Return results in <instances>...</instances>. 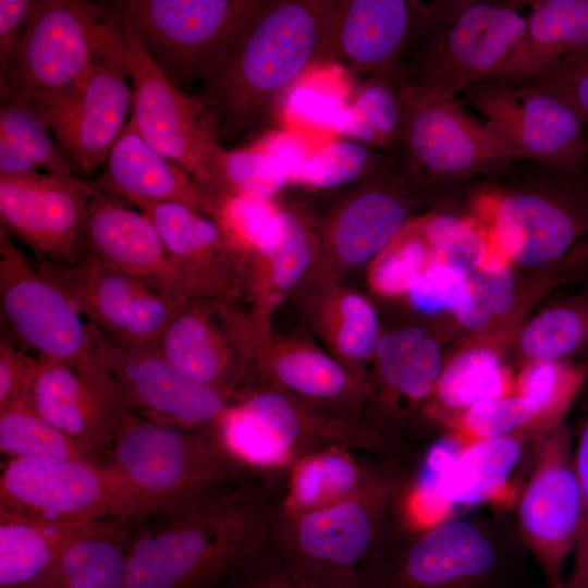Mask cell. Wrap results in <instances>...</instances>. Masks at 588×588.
<instances>
[{"label":"cell","instance_id":"cell-1","mask_svg":"<svg viewBox=\"0 0 588 588\" xmlns=\"http://www.w3.org/2000/svg\"><path fill=\"white\" fill-rule=\"evenodd\" d=\"M282 478L132 518L126 588H217L267 540Z\"/></svg>","mask_w":588,"mask_h":588},{"label":"cell","instance_id":"cell-2","mask_svg":"<svg viewBox=\"0 0 588 588\" xmlns=\"http://www.w3.org/2000/svg\"><path fill=\"white\" fill-rule=\"evenodd\" d=\"M335 0H265L197 96L220 143L272 120L284 93L318 60Z\"/></svg>","mask_w":588,"mask_h":588},{"label":"cell","instance_id":"cell-3","mask_svg":"<svg viewBox=\"0 0 588 588\" xmlns=\"http://www.w3.org/2000/svg\"><path fill=\"white\" fill-rule=\"evenodd\" d=\"M103 461L122 485L133 518L262 479L237 465L211 429L158 424L124 408Z\"/></svg>","mask_w":588,"mask_h":588},{"label":"cell","instance_id":"cell-4","mask_svg":"<svg viewBox=\"0 0 588 588\" xmlns=\"http://www.w3.org/2000/svg\"><path fill=\"white\" fill-rule=\"evenodd\" d=\"M524 1L438 0L407 47L394 81L418 94L454 99L494 77L526 25Z\"/></svg>","mask_w":588,"mask_h":588},{"label":"cell","instance_id":"cell-5","mask_svg":"<svg viewBox=\"0 0 588 588\" xmlns=\"http://www.w3.org/2000/svg\"><path fill=\"white\" fill-rule=\"evenodd\" d=\"M226 454L258 478H283L305 456L331 446L379 453L382 437L355 418L318 413L270 388L235 392L211 428Z\"/></svg>","mask_w":588,"mask_h":588},{"label":"cell","instance_id":"cell-6","mask_svg":"<svg viewBox=\"0 0 588 588\" xmlns=\"http://www.w3.org/2000/svg\"><path fill=\"white\" fill-rule=\"evenodd\" d=\"M100 64L126 70L124 29L105 1L35 0L0 65L1 105L63 89Z\"/></svg>","mask_w":588,"mask_h":588},{"label":"cell","instance_id":"cell-7","mask_svg":"<svg viewBox=\"0 0 588 588\" xmlns=\"http://www.w3.org/2000/svg\"><path fill=\"white\" fill-rule=\"evenodd\" d=\"M0 314L1 333L40 360L72 366L119 403L114 382L95 352L88 320L1 226Z\"/></svg>","mask_w":588,"mask_h":588},{"label":"cell","instance_id":"cell-8","mask_svg":"<svg viewBox=\"0 0 588 588\" xmlns=\"http://www.w3.org/2000/svg\"><path fill=\"white\" fill-rule=\"evenodd\" d=\"M149 58L186 91L210 76L265 0L105 1Z\"/></svg>","mask_w":588,"mask_h":588},{"label":"cell","instance_id":"cell-9","mask_svg":"<svg viewBox=\"0 0 588 588\" xmlns=\"http://www.w3.org/2000/svg\"><path fill=\"white\" fill-rule=\"evenodd\" d=\"M394 495V483L380 474L335 504L296 515L275 509L269 538L331 588H368L363 574L385 541L384 523Z\"/></svg>","mask_w":588,"mask_h":588},{"label":"cell","instance_id":"cell-10","mask_svg":"<svg viewBox=\"0 0 588 588\" xmlns=\"http://www.w3.org/2000/svg\"><path fill=\"white\" fill-rule=\"evenodd\" d=\"M397 86L404 112L401 158L414 187L494 176L517 161L509 146L455 99Z\"/></svg>","mask_w":588,"mask_h":588},{"label":"cell","instance_id":"cell-11","mask_svg":"<svg viewBox=\"0 0 588 588\" xmlns=\"http://www.w3.org/2000/svg\"><path fill=\"white\" fill-rule=\"evenodd\" d=\"M122 27L126 74L133 91L128 120L155 150L217 191L216 168L224 146L207 108L196 94L173 85L134 35Z\"/></svg>","mask_w":588,"mask_h":588},{"label":"cell","instance_id":"cell-12","mask_svg":"<svg viewBox=\"0 0 588 588\" xmlns=\"http://www.w3.org/2000/svg\"><path fill=\"white\" fill-rule=\"evenodd\" d=\"M0 514L56 523L133 518L105 461L11 458L0 475Z\"/></svg>","mask_w":588,"mask_h":588},{"label":"cell","instance_id":"cell-13","mask_svg":"<svg viewBox=\"0 0 588 588\" xmlns=\"http://www.w3.org/2000/svg\"><path fill=\"white\" fill-rule=\"evenodd\" d=\"M88 322L95 352L122 408L158 424L212 428L226 397L181 372L157 344L124 341Z\"/></svg>","mask_w":588,"mask_h":588},{"label":"cell","instance_id":"cell-14","mask_svg":"<svg viewBox=\"0 0 588 588\" xmlns=\"http://www.w3.org/2000/svg\"><path fill=\"white\" fill-rule=\"evenodd\" d=\"M465 103L509 146L517 161L562 169L588 167V133L560 98L534 85L494 79L464 91Z\"/></svg>","mask_w":588,"mask_h":588},{"label":"cell","instance_id":"cell-15","mask_svg":"<svg viewBox=\"0 0 588 588\" xmlns=\"http://www.w3.org/2000/svg\"><path fill=\"white\" fill-rule=\"evenodd\" d=\"M524 179L514 186L476 196L475 218L507 259L525 266L544 265L563 257L588 233V222L566 188L544 180Z\"/></svg>","mask_w":588,"mask_h":588},{"label":"cell","instance_id":"cell-16","mask_svg":"<svg viewBox=\"0 0 588 588\" xmlns=\"http://www.w3.org/2000/svg\"><path fill=\"white\" fill-rule=\"evenodd\" d=\"M72 298L86 320L133 343L157 344L189 297L169 294L152 282L83 254L75 262H38Z\"/></svg>","mask_w":588,"mask_h":588},{"label":"cell","instance_id":"cell-17","mask_svg":"<svg viewBox=\"0 0 588 588\" xmlns=\"http://www.w3.org/2000/svg\"><path fill=\"white\" fill-rule=\"evenodd\" d=\"M26 102L41 113L79 177L106 164L127 123L133 91L125 69L100 64L70 86Z\"/></svg>","mask_w":588,"mask_h":588},{"label":"cell","instance_id":"cell-18","mask_svg":"<svg viewBox=\"0 0 588 588\" xmlns=\"http://www.w3.org/2000/svg\"><path fill=\"white\" fill-rule=\"evenodd\" d=\"M95 194L75 175H0V226L28 246L36 261L71 265L82 256L83 229Z\"/></svg>","mask_w":588,"mask_h":588},{"label":"cell","instance_id":"cell-19","mask_svg":"<svg viewBox=\"0 0 588 588\" xmlns=\"http://www.w3.org/2000/svg\"><path fill=\"white\" fill-rule=\"evenodd\" d=\"M497 552L477 526L448 519L394 547L383 542L364 571L368 588H476Z\"/></svg>","mask_w":588,"mask_h":588},{"label":"cell","instance_id":"cell-20","mask_svg":"<svg viewBox=\"0 0 588 588\" xmlns=\"http://www.w3.org/2000/svg\"><path fill=\"white\" fill-rule=\"evenodd\" d=\"M580 514L573 438L561 424L541 439L535 469L518 503L522 535L549 587L562 581L564 563L577 539Z\"/></svg>","mask_w":588,"mask_h":588},{"label":"cell","instance_id":"cell-21","mask_svg":"<svg viewBox=\"0 0 588 588\" xmlns=\"http://www.w3.org/2000/svg\"><path fill=\"white\" fill-rule=\"evenodd\" d=\"M249 329L225 299L185 301L159 342V350L181 372L230 400L248 365Z\"/></svg>","mask_w":588,"mask_h":588},{"label":"cell","instance_id":"cell-22","mask_svg":"<svg viewBox=\"0 0 588 588\" xmlns=\"http://www.w3.org/2000/svg\"><path fill=\"white\" fill-rule=\"evenodd\" d=\"M430 3L335 0L317 61H334L358 79L394 76Z\"/></svg>","mask_w":588,"mask_h":588},{"label":"cell","instance_id":"cell-23","mask_svg":"<svg viewBox=\"0 0 588 588\" xmlns=\"http://www.w3.org/2000/svg\"><path fill=\"white\" fill-rule=\"evenodd\" d=\"M136 275L171 295L199 296L173 262L156 225L121 199L91 197L82 235V255Z\"/></svg>","mask_w":588,"mask_h":588},{"label":"cell","instance_id":"cell-24","mask_svg":"<svg viewBox=\"0 0 588 588\" xmlns=\"http://www.w3.org/2000/svg\"><path fill=\"white\" fill-rule=\"evenodd\" d=\"M87 182L97 193L112 198L181 204L212 219L224 197L155 150L130 120L112 147L103 172Z\"/></svg>","mask_w":588,"mask_h":588},{"label":"cell","instance_id":"cell-25","mask_svg":"<svg viewBox=\"0 0 588 588\" xmlns=\"http://www.w3.org/2000/svg\"><path fill=\"white\" fill-rule=\"evenodd\" d=\"M413 187L405 168L359 183L324 231V243L334 257L347 266L373 260L408 223Z\"/></svg>","mask_w":588,"mask_h":588},{"label":"cell","instance_id":"cell-26","mask_svg":"<svg viewBox=\"0 0 588 588\" xmlns=\"http://www.w3.org/2000/svg\"><path fill=\"white\" fill-rule=\"evenodd\" d=\"M41 363L27 394V406L103 461L123 408L72 366Z\"/></svg>","mask_w":588,"mask_h":588},{"label":"cell","instance_id":"cell-27","mask_svg":"<svg viewBox=\"0 0 588 588\" xmlns=\"http://www.w3.org/2000/svg\"><path fill=\"white\" fill-rule=\"evenodd\" d=\"M131 204L156 225L173 262L199 296L230 297L237 262L215 219L181 204Z\"/></svg>","mask_w":588,"mask_h":588},{"label":"cell","instance_id":"cell-28","mask_svg":"<svg viewBox=\"0 0 588 588\" xmlns=\"http://www.w3.org/2000/svg\"><path fill=\"white\" fill-rule=\"evenodd\" d=\"M524 33L491 78L527 85L547 78L588 53V0H532Z\"/></svg>","mask_w":588,"mask_h":588},{"label":"cell","instance_id":"cell-29","mask_svg":"<svg viewBox=\"0 0 588 588\" xmlns=\"http://www.w3.org/2000/svg\"><path fill=\"white\" fill-rule=\"evenodd\" d=\"M96 522L56 523L0 514V588H44L68 548Z\"/></svg>","mask_w":588,"mask_h":588},{"label":"cell","instance_id":"cell-30","mask_svg":"<svg viewBox=\"0 0 588 588\" xmlns=\"http://www.w3.org/2000/svg\"><path fill=\"white\" fill-rule=\"evenodd\" d=\"M346 446H331L299 460L284 476L277 512L302 514L341 502L380 474Z\"/></svg>","mask_w":588,"mask_h":588},{"label":"cell","instance_id":"cell-31","mask_svg":"<svg viewBox=\"0 0 588 588\" xmlns=\"http://www.w3.org/2000/svg\"><path fill=\"white\" fill-rule=\"evenodd\" d=\"M132 518L96 522L63 554L44 588H126Z\"/></svg>","mask_w":588,"mask_h":588},{"label":"cell","instance_id":"cell-32","mask_svg":"<svg viewBox=\"0 0 588 588\" xmlns=\"http://www.w3.org/2000/svg\"><path fill=\"white\" fill-rule=\"evenodd\" d=\"M522 454L523 442L512 434L467 442L442 470L444 500L453 510L494 499L504 489Z\"/></svg>","mask_w":588,"mask_h":588},{"label":"cell","instance_id":"cell-33","mask_svg":"<svg viewBox=\"0 0 588 588\" xmlns=\"http://www.w3.org/2000/svg\"><path fill=\"white\" fill-rule=\"evenodd\" d=\"M272 388L307 404L356 406L366 387L334 358L309 347L274 356L268 367Z\"/></svg>","mask_w":588,"mask_h":588},{"label":"cell","instance_id":"cell-34","mask_svg":"<svg viewBox=\"0 0 588 588\" xmlns=\"http://www.w3.org/2000/svg\"><path fill=\"white\" fill-rule=\"evenodd\" d=\"M403 103L397 83L389 75L363 79L354 102L334 117L335 134L366 146L401 157Z\"/></svg>","mask_w":588,"mask_h":588},{"label":"cell","instance_id":"cell-35","mask_svg":"<svg viewBox=\"0 0 588 588\" xmlns=\"http://www.w3.org/2000/svg\"><path fill=\"white\" fill-rule=\"evenodd\" d=\"M71 176L72 164L41 113L26 101L0 107V175L32 171Z\"/></svg>","mask_w":588,"mask_h":588},{"label":"cell","instance_id":"cell-36","mask_svg":"<svg viewBox=\"0 0 588 588\" xmlns=\"http://www.w3.org/2000/svg\"><path fill=\"white\" fill-rule=\"evenodd\" d=\"M375 357L383 383L412 401L427 397L436 389L443 369L438 343L416 327L382 335Z\"/></svg>","mask_w":588,"mask_h":588},{"label":"cell","instance_id":"cell-37","mask_svg":"<svg viewBox=\"0 0 588 588\" xmlns=\"http://www.w3.org/2000/svg\"><path fill=\"white\" fill-rule=\"evenodd\" d=\"M404 168L402 158L364 144L339 138L321 145L304 167L298 183L334 188L363 183Z\"/></svg>","mask_w":588,"mask_h":588},{"label":"cell","instance_id":"cell-38","mask_svg":"<svg viewBox=\"0 0 588 588\" xmlns=\"http://www.w3.org/2000/svg\"><path fill=\"white\" fill-rule=\"evenodd\" d=\"M514 382L495 351L487 346L469 348L448 363L436 385L442 405L467 409L474 404L512 394Z\"/></svg>","mask_w":588,"mask_h":588},{"label":"cell","instance_id":"cell-39","mask_svg":"<svg viewBox=\"0 0 588 588\" xmlns=\"http://www.w3.org/2000/svg\"><path fill=\"white\" fill-rule=\"evenodd\" d=\"M419 220L432 266L448 267L467 275L501 253L490 232L476 218L438 213Z\"/></svg>","mask_w":588,"mask_h":588},{"label":"cell","instance_id":"cell-40","mask_svg":"<svg viewBox=\"0 0 588 588\" xmlns=\"http://www.w3.org/2000/svg\"><path fill=\"white\" fill-rule=\"evenodd\" d=\"M0 451L8 460L99 462L86 446L42 419L27 404L0 412Z\"/></svg>","mask_w":588,"mask_h":588},{"label":"cell","instance_id":"cell-41","mask_svg":"<svg viewBox=\"0 0 588 588\" xmlns=\"http://www.w3.org/2000/svg\"><path fill=\"white\" fill-rule=\"evenodd\" d=\"M586 372L585 365H571L562 360L532 362L518 375L514 383L515 394L538 406L539 413L534 425H539L548 433L561 425Z\"/></svg>","mask_w":588,"mask_h":588},{"label":"cell","instance_id":"cell-42","mask_svg":"<svg viewBox=\"0 0 588 588\" xmlns=\"http://www.w3.org/2000/svg\"><path fill=\"white\" fill-rule=\"evenodd\" d=\"M293 183L287 168L252 145L223 148L216 168V188L222 195H248L271 199Z\"/></svg>","mask_w":588,"mask_h":588},{"label":"cell","instance_id":"cell-43","mask_svg":"<svg viewBox=\"0 0 588 588\" xmlns=\"http://www.w3.org/2000/svg\"><path fill=\"white\" fill-rule=\"evenodd\" d=\"M431 266L430 250L418 219L408 222L372 260L370 284L377 293L387 296L408 293Z\"/></svg>","mask_w":588,"mask_h":588},{"label":"cell","instance_id":"cell-44","mask_svg":"<svg viewBox=\"0 0 588 588\" xmlns=\"http://www.w3.org/2000/svg\"><path fill=\"white\" fill-rule=\"evenodd\" d=\"M281 209L269 198L248 195H224L217 218L236 262L255 255L273 236Z\"/></svg>","mask_w":588,"mask_h":588},{"label":"cell","instance_id":"cell-45","mask_svg":"<svg viewBox=\"0 0 588 588\" xmlns=\"http://www.w3.org/2000/svg\"><path fill=\"white\" fill-rule=\"evenodd\" d=\"M588 340V304L541 313L520 334V347L532 362H558Z\"/></svg>","mask_w":588,"mask_h":588},{"label":"cell","instance_id":"cell-46","mask_svg":"<svg viewBox=\"0 0 588 588\" xmlns=\"http://www.w3.org/2000/svg\"><path fill=\"white\" fill-rule=\"evenodd\" d=\"M507 258L499 253L466 275V301L455 311L460 324L479 331L504 316L514 302V279Z\"/></svg>","mask_w":588,"mask_h":588},{"label":"cell","instance_id":"cell-47","mask_svg":"<svg viewBox=\"0 0 588 588\" xmlns=\"http://www.w3.org/2000/svg\"><path fill=\"white\" fill-rule=\"evenodd\" d=\"M217 588H331L301 567L269 538Z\"/></svg>","mask_w":588,"mask_h":588},{"label":"cell","instance_id":"cell-48","mask_svg":"<svg viewBox=\"0 0 588 588\" xmlns=\"http://www.w3.org/2000/svg\"><path fill=\"white\" fill-rule=\"evenodd\" d=\"M255 256L267 261L273 287L285 292L299 281L311 264L310 234L295 215L282 210L274 235Z\"/></svg>","mask_w":588,"mask_h":588},{"label":"cell","instance_id":"cell-49","mask_svg":"<svg viewBox=\"0 0 588 588\" xmlns=\"http://www.w3.org/2000/svg\"><path fill=\"white\" fill-rule=\"evenodd\" d=\"M538 406L517 394L493 397L467 408L458 424V436L467 442L511 436L527 425H534Z\"/></svg>","mask_w":588,"mask_h":588},{"label":"cell","instance_id":"cell-50","mask_svg":"<svg viewBox=\"0 0 588 588\" xmlns=\"http://www.w3.org/2000/svg\"><path fill=\"white\" fill-rule=\"evenodd\" d=\"M338 302L331 341L345 360L363 362L375 354L381 338L377 314L371 304L356 293H344Z\"/></svg>","mask_w":588,"mask_h":588},{"label":"cell","instance_id":"cell-51","mask_svg":"<svg viewBox=\"0 0 588 588\" xmlns=\"http://www.w3.org/2000/svg\"><path fill=\"white\" fill-rule=\"evenodd\" d=\"M323 79L318 73L292 88L284 110L286 121L292 124L287 130L296 131L297 126L304 124L316 131H332V121L345 103L343 93L324 86Z\"/></svg>","mask_w":588,"mask_h":588},{"label":"cell","instance_id":"cell-52","mask_svg":"<svg viewBox=\"0 0 588 588\" xmlns=\"http://www.w3.org/2000/svg\"><path fill=\"white\" fill-rule=\"evenodd\" d=\"M468 293L465 274L443 266H431L409 289L413 306L425 314L456 311Z\"/></svg>","mask_w":588,"mask_h":588},{"label":"cell","instance_id":"cell-53","mask_svg":"<svg viewBox=\"0 0 588 588\" xmlns=\"http://www.w3.org/2000/svg\"><path fill=\"white\" fill-rule=\"evenodd\" d=\"M41 360L4 333L0 338V412L26 404Z\"/></svg>","mask_w":588,"mask_h":588},{"label":"cell","instance_id":"cell-54","mask_svg":"<svg viewBox=\"0 0 588 588\" xmlns=\"http://www.w3.org/2000/svg\"><path fill=\"white\" fill-rule=\"evenodd\" d=\"M527 85L537 86L563 100L588 133V53L558 73Z\"/></svg>","mask_w":588,"mask_h":588},{"label":"cell","instance_id":"cell-55","mask_svg":"<svg viewBox=\"0 0 588 588\" xmlns=\"http://www.w3.org/2000/svg\"><path fill=\"white\" fill-rule=\"evenodd\" d=\"M575 469L580 489L581 514L575 542L574 573L571 588H588V419L575 450Z\"/></svg>","mask_w":588,"mask_h":588},{"label":"cell","instance_id":"cell-56","mask_svg":"<svg viewBox=\"0 0 588 588\" xmlns=\"http://www.w3.org/2000/svg\"><path fill=\"white\" fill-rule=\"evenodd\" d=\"M249 145L282 162L287 168L293 183H298L304 167L315 151L304 135L287 128L268 130Z\"/></svg>","mask_w":588,"mask_h":588},{"label":"cell","instance_id":"cell-57","mask_svg":"<svg viewBox=\"0 0 588 588\" xmlns=\"http://www.w3.org/2000/svg\"><path fill=\"white\" fill-rule=\"evenodd\" d=\"M35 0H0V65L14 51Z\"/></svg>","mask_w":588,"mask_h":588},{"label":"cell","instance_id":"cell-58","mask_svg":"<svg viewBox=\"0 0 588 588\" xmlns=\"http://www.w3.org/2000/svg\"><path fill=\"white\" fill-rule=\"evenodd\" d=\"M549 588H571L569 580H562L559 584L551 586Z\"/></svg>","mask_w":588,"mask_h":588}]
</instances>
